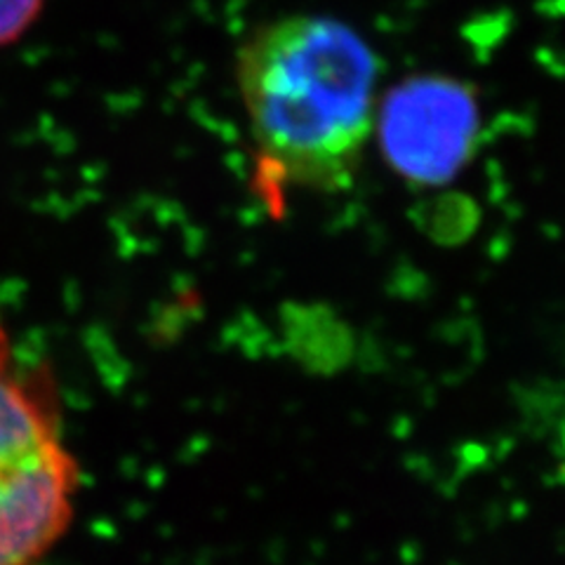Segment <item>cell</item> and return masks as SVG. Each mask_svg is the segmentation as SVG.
Returning a JSON list of instances; mask_svg holds the SVG:
<instances>
[{
    "label": "cell",
    "mask_w": 565,
    "mask_h": 565,
    "mask_svg": "<svg viewBox=\"0 0 565 565\" xmlns=\"http://www.w3.org/2000/svg\"><path fill=\"white\" fill-rule=\"evenodd\" d=\"M83 471L47 365L0 323V565H47L76 516Z\"/></svg>",
    "instance_id": "2"
},
{
    "label": "cell",
    "mask_w": 565,
    "mask_h": 565,
    "mask_svg": "<svg viewBox=\"0 0 565 565\" xmlns=\"http://www.w3.org/2000/svg\"><path fill=\"white\" fill-rule=\"evenodd\" d=\"M45 0H0V47L20 41L41 17Z\"/></svg>",
    "instance_id": "4"
},
{
    "label": "cell",
    "mask_w": 565,
    "mask_h": 565,
    "mask_svg": "<svg viewBox=\"0 0 565 565\" xmlns=\"http://www.w3.org/2000/svg\"><path fill=\"white\" fill-rule=\"evenodd\" d=\"M236 74L264 170L307 189L349 180L373 132L377 85L356 31L318 14L269 22L247 35Z\"/></svg>",
    "instance_id": "1"
},
{
    "label": "cell",
    "mask_w": 565,
    "mask_h": 565,
    "mask_svg": "<svg viewBox=\"0 0 565 565\" xmlns=\"http://www.w3.org/2000/svg\"><path fill=\"white\" fill-rule=\"evenodd\" d=\"M479 109L467 85L444 76L401 83L380 109V145L403 177L446 182L467 161Z\"/></svg>",
    "instance_id": "3"
}]
</instances>
